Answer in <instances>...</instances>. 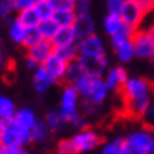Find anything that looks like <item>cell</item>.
<instances>
[{"mask_svg":"<svg viewBox=\"0 0 154 154\" xmlns=\"http://www.w3.org/2000/svg\"><path fill=\"white\" fill-rule=\"evenodd\" d=\"M153 82L139 76L129 78L120 91L125 113L134 119H143L144 113L153 103Z\"/></svg>","mask_w":154,"mask_h":154,"instance_id":"1","label":"cell"},{"mask_svg":"<svg viewBox=\"0 0 154 154\" xmlns=\"http://www.w3.org/2000/svg\"><path fill=\"white\" fill-rule=\"evenodd\" d=\"M75 88L78 89L81 99L84 102V110L86 113H92L98 109L99 105H102L107 98V85L103 78H95L84 75L76 84Z\"/></svg>","mask_w":154,"mask_h":154,"instance_id":"2","label":"cell"},{"mask_svg":"<svg viewBox=\"0 0 154 154\" xmlns=\"http://www.w3.org/2000/svg\"><path fill=\"white\" fill-rule=\"evenodd\" d=\"M30 141H33L31 130L21 127L13 119L6 122L3 129L0 130V144L3 147H26Z\"/></svg>","mask_w":154,"mask_h":154,"instance_id":"3","label":"cell"},{"mask_svg":"<svg viewBox=\"0 0 154 154\" xmlns=\"http://www.w3.org/2000/svg\"><path fill=\"white\" fill-rule=\"evenodd\" d=\"M120 17L133 30H140L147 17V10L137 0H126L120 9Z\"/></svg>","mask_w":154,"mask_h":154,"instance_id":"4","label":"cell"},{"mask_svg":"<svg viewBox=\"0 0 154 154\" xmlns=\"http://www.w3.org/2000/svg\"><path fill=\"white\" fill-rule=\"evenodd\" d=\"M69 141L75 154H82L99 147L102 144V137L92 129H82L76 134L72 136Z\"/></svg>","mask_w":154,"mask_h":154,"instance_id":"5","label":"cell"},{"mask_svg":"<svg viewBox=\"0 0 154 154\" xmlns=\"http://www.w3.org/2000/svg\"><path fill=\"white\" fill-rule=\"evenodd\" d=\"M131 42L134 47V54L137 58L146 61H154V42L146 28L136 30L131 37Z\"/></svg>","mask_w":154,"mask_h":154,"instance_id":"6","label":"cell"},{"mask_svg":"<svg viewBox=\"0 0 154 154\" xmlns=\"http://www.w3.org/2000/svg\"><path fill=\"white\" fill-rule=\"evenodd\" d=\"M81 95L78 92V89L75 88V85L65 84L61 92V98H60V109L61 113L65 116V119L72 115V113L78 112V107H79Z\"/></svg>","mask_w":154,"mask_h":154,"instance_id":"7","label":"cell"},{"mask_svg":"<svg viewBox=\"0 0 154 154\" xmlns=\"http://www.w3.org/2000/svg\"><path fill=\"white\" fill-rule=\"evenodd\" d=\"M78 62L81 64L85 75L95 76V78H103L107 72L109 61L106 57H91V55H79Z\"/></svg>","mask_w":154,"mask_h":154,"instance_id":"8","label":"cell"},{"mask_svg":"<svg viewBox=\"0 0 154 154\" xmlns=\"http://www.w3.org/2000/svg\"><path fill=\"white\" fill-rule=\"evenodd\" d=\"M103 30L105 33L112 38L119 34H127V35H133L136 30L130 28L123 20H122L120 14L117 13H107L103 19Z\"/></svg>","mask_w":154,"mask_h":154,"instance_id":"9","label":"cell"},{"mask_svg":"<svg viewBox=\"0 0 154 154\" xmlns=\"http://www.w3.org/2000/svg\"><path fill=\"white\" fill-rule=\"evenodd\" d=\"M78 48H79V55L106 57L105 42L98 34H92V35L78 41Z\"/></svg>","mask_w":154,"mask_h":154,"instance_id":"10","label":"cell"},{"mask_svg":"<svg viewBox=\"0 0 154 154\" xmlns=\"http://www.w3.org/2000/svg\"><path fill=\"white\" fill-rule=\"evenodd\" d=\"M126 140L134 147H137L139 150H141L143 153L146 154L154 153V137L151 130L147 129V127L141 129V130L133 131L131 134H129L126 137Z\"/></svg>","mask_w":154,"mask_h":154,"instance_id":"11","label":"cell"},{"mask_svg":"<svg viewBox=\"0 0 154 154\" xmlns=\"http://www.w3.org/2000/svg\"><path fill=\"white\" fill-rule=\"evenodd\" d=\"M103 79L107 85V89L109 91H113V92H120L122 88L125 86V84L129 79V75H127V71L123 68V66L117 65L113 66L110 69H107L106 75L103 76Z\"/></svg>","mask_w":154,"mask_h":154,"instance_id":"12","label":"cell"},{"mask_svg":"<svg viewBox=\"0 0 154 154\" xmlns=\"http://www.w3.org/2000/svg\"><path fill=\"white\" fill-rule=\"evenodd\" d=\"M45 66V69L48 71V74L52 76V79L55 81V84L58 82H64L65 81V74L66 68H68V62L60 58L55 52H52L51 55L48 57V60L42 64Z\"/></svg>","mask_w":154,"mask_h":154,"instance_id":"13","label":"cell"},{"mask_svg":"<svg viewBox=\"0 0 154 154\" xmlns=\"http://www.w3.org/2000/svg\"><path fill=\"white\" fill-rule=\"evenodd\" d=\"M54 44L50 40H41L40 42H37L35 45L27 48V54L26 57L33 58L34 61H37L40 65H42L45 61L48 60V57L54 52Z\"/></svg>","mask_w":154,"mask_h":154,"instance_id":"14","label":"cell"},{"mask_svg":"<svg viewBox=\"0 0 154 154\" xmlns=\"http://www.w3.org/2000/svg\"><path fill=\"white\" fill-rule=\"evenodd\" d=\"M74 30L76 33V37H78V41L84 40V38L92 35V34H96L95 33V21L92 19L91 14H78L76 16V20H75V24H74Z\"/></svg>","mask_w":154,"mask_h":154,"instance_id":"15","label":"cell"},{"mask_svg":"<svg viewBox=\"0 0 154 154\" xmlns=\"http://www.w3.org/2000/svg\"><path fill=\"white\" fill-rule=\"evenodd\" d=\"M33 84H34V89L37 91L38 94L42 95V94H45L48 89L55 84V81L52 79V76L48 74V71L45 69V66L40 65L37 69L34 71Z\"/></svg>","mask_w":154,"mask_h":154,"instance_id":"16","label":"cell"},{"mask_svg":"<svg viewBox=\"0 0 154 154\" xmlns=\"http://www.w3.org/2000/svg\"><path fill=\"white\" fill-rule=\"evenodd\" d=\"M13 120L16 122L17 125H20L21 127H24V129L31 130L34 127V125L38 122V119H37L35 112H34L31 107H20V109H17Z\"/></svg>","mask_w":154,"mask_h":154,"instance_id":"17","label":"cell"},{"mask_svg":"<svg viewBox=\"0 0 154 154\" xmlns=\"http://www.w3.org/2000/svg\"><path fill=\"white\" fill-rule=\"evenodd\" d=\"M75 42H78V37H76L74 27H60L55 37L52 38L54 47H62L68 44H75Z\"/></svg>","mask_w":154,"mask_h":154,"instance_id":"18","label":"cell"},{"mask_svg":"<svg viewBox=\"0 0 154 154\" xmlns=\"http://www.w3.org/2000/svg\"><path fill=\"white\" fill-rule=\"evenodd\" d=\"M28 28L24 27V24L20 21L17 17H14L9 23V37L10 40L17 44V45H23L24 40H26V34H27Z\"/></svg>","mask_w":154,"mask_h":154,"instance_id":"19","label":"cell"},{"mask_svg":"<svg viewBox=\"0 0 154 154\" xmlns=\"http://www.w3.org/2000/svg\"><path fill=\"white\" fill-rule=\"evenodd\" d=\"M16 17L24 24L26 28H37L38 24L41 23V17H40L35 6L28 7V9L23 10V11H19Z\"/></svg>","mask_w":154,"mask_h":154,"instance_id":"20","label":"cell"},{"mask_svg":"<svg viewBox=\"0 0 154 154\" xmlns=\"http://www.w3.org/2000/svg\"><path fill=\"white\" fill-rule=\"evenodd\" d=\"M113 52H115L116 60L119 61V62H122V64H127V62H130L133 58H136L134 47H133L131 40H127V41L119 44L117 47L113 48Z\"/></svg>","mask_w":154,"mask_h":154,"instance_id":"21","label":"cell"},{"mask_svg":"<svg viewBox=\"0 0 154 154\" xmlns=\"http://www.w3.org/2000/svg\"><path fill=\"white\" fill-rule=\"evenodd\" d=\"M44 120H45V123L48 125V127L51 129V131H55V133L57 131H61L65 127V125H68L65 116L61 113L60 109H54V110L47 112Z\"/></svg>","mask_w":154,"mask_h":154,"instance_id":"22","label":"cell"},{"mask_svg":"<svg viewBox=\"0 0 154 154\" xmlns=\"http://www.w3.org/2000/svg\"><path fill=\"white\" fill-rule=\"evenodd\" d=\"M54 52L57 55L62 58L65 62H74V61L78 60L79 57V48H78V42L75 44H68V45H62V47H55L54 48Z\"/></svg>","mask_w":154,"mask_h":154,"instance_id":"23","label":"cell"},{"mask_svg":"<svg viewBox=\"0 0 154 154\" xmlns=\"http://www.w3.org/2000/svg\"><path fill=\"white\" fill-rule=\"evenodd\" d=\"M52 131L45 123V120H38L34 127L31 129V140L34 143H44L45 140L50 139V134Z\"/></svg>","mask_w":154,"mask_h":154,"instance_id":"24","label":"cell"},{"mask_svg":"<svg viewBox=\"0 0 154 154\" xmlns=\"http://www.w3.org/2000/svg\"><path fill=\"white\" fill-rule=\"evenodd\" d=\"M16 112H17V109H16L13 99H10L9 96H5V95H0V119L9 122L14 117Z\"/></svg>","mask_w":154,"mask_h":154,"instance_id":"25","label":"cell"},{"mask_svg":"<svg viewBox=\"0 0 154 154\" xmlns=\"http://www.w3.org/2000/svg\"><path fill=\"white\" fill-rule=\"evenodd\" d=\"M85 75L84 69L81 64L78 62V60L74 61V62H69L68 64V68H66V74H65V84H69V85H75L78 81L82 78Z\"/></svg>","mask_w":154,"mask_h":154,"instance_id":"26","label":"cell"},{"mask_svg":"<svg viewBox=\"0 0 154 154\" xmlns=\"http://www.w3.org/2000/svg\"><path fill=\"white\" fill-rule=\"evenodd\" d=\"M37 28L40 30V33H41L44 40L52 41V38L55 37V34H57V31H58L60 26L55 23L54 19H48V20H41V23L38 24Z\"/></svg>","mask_w":154,"mask_h":154,"instance_id":"27","label":"cell"},{"mask_svg":"<svg viewBox=\"0 0 154 154\" xmlns=\"http://www.w3.org/2000/svg\"><path fill=\"white\" fill-rule=\"evenodd\" d=\"M78 13L75 10H66V11H57L54 13L52 19L60 27H74L75 20H76Z\"/></svg>","mask_w":154,"mask_h":154,"instance_id":"28","label":"cell"},{"mask_svg":"<svg viewBox=\"0 0 154 154\" xmlns=\"http://www.w3.org/2000/svg\"><path fill=\"white\" fill-rule=\"evenodd\" d=\"M14 13H17V10H16L13 0H0V17H2V20H6L7 23H10L14 19Z\"/></svg>","mask_w":154,"mask_h":154,"instance_id":"29","label":"cell"},{"mask_svg":"<svg viewBox=\"0 0 154 154\" xmlns=\"http://www.w3.org/2000/svg\"><path fill=\"white\" fill-rule=\"evenodd\" d=\"M41 40H44V38H42V35L38 28H28L27 34H26V40H24V42H23V47L27 50V48L35 45V44L40 42Z\"/></svg>","mask_w":154,"mask_h":154,"instance_id":"30","label":"cell"},{"mask_svg":"<svg viewBox=\"0 0 154 154\" xmlns=\"http://www.w3.org/2000/svg\"><path fill=\"white\" fill-rule=\"evenodd\" d=\"M125 139H115L112 141L105 143L102 147V154H122Z\"/></svg>","mask_w":154,"mask_h":154,"instance_id":"31","label":"cell"},{"mask_svg":"<svg viewBox=\"0 0 154 154\" xmlns=\"http://www.w3.org/2000/svg\"><path fill=\"white\" fill-rule=\"evenodd\" d=\"M52 6L54 11H66V10H75V0H48Z\"/></svg>","mask_w":154,"mask_h":154,"instance_id":"32","label":"cell"},{"mask_svg":"<svg viewBox=\"0 0 154 154\" xmlns=\"http://www.w3.org/2000/svg\"><path fill=\"white\" fill-rule=\"evenodd\" d=\"M66 122H68V125L74 126L75 129H79V130L86 129V119H85V116L79 112V110L72 113V115L66 119Z\"/></svg>","mask_w":154,"mask_h":154,"instance_id":"33","label":"cell"},{"mask_svg":"<svg viewBox=\"0 0 154 154\" xmlns=\"http://www.w3.org/2000/svg\"><path fill=\"white\" fill-rule=\"evenodd\" d=\"M35 9H37V11H38V14H40L41 20L52 19V17H54V13H55L48 0H45V2H42V3L37 5V6H35Z\"/></svg>","mask_w":154,"mask_h":154,"instance_id":"34","label":"cell"},{"mask_svg":"<svg viewBox=\"0 0 154 154\" xmlns=\"http://www.w3.org/2000/svg\"><path fill=\"white\" fill-rule=\"evenodd\" d=\"M92 0H75V11L78 14H88L91 11Z\"/></svg>","mask_w":154,"mask_h":154,"instance_id":"35","label":"cell"},{"mask_svg":"<svg viewBox=\"0 0 154 154\" xmlns=\"http://www.w3.org/2000/svg\"><path fill=\"white\" fill-rule=\"evenodd\" d=\"M55 154H75L72 146H71L69 139H65V140H61L57 146Z\"/></svg>","mask_w":154,"mask_h":154,"instance_id":"36","label":"cell"},{"mask_svg":"<svg viewBox=\"0 0 154 154\" xmlns=\"http://www.w3.org/2000/svg\"><path fill=\"white\" fill-rule=\"evenodd\" d=\"M143 123H144V127L147 129H154V102L150 105V107L147 109V112L144 113L143 116Z\"/></svg>","mask_w":154,"mask_h":154,"instance_id":"37","label":"cell"},{"mask_svg":"<svg viewBox=\"0 0 154 154\" xmlns=\"http://www.w3.org/2000/svg\"><path fill=\"white\" fill-rule=\"evenodd\" d=\"M122 154H146V153H143L141 150H139L137 147L130 144V143L125 139V141H123V149H122Z\"/></svg>","mask_w":154,"mask_h":154,"instance_id":"38","label":"cell"},{"mask_svg":"<svg viewBox=\"0 0 154 154\" xmlns=\"http://www.w3.org/2000/svg\"><path fill=\"white\" fill-rule=\"evenodd\" d=\"M14 6H16V10L17 13L19 11H23V10L28 9V7H33L34 6V2L33 0H13Z\"/></svg>","mask_w":154,"mask_h":154,"instance_id":"39","label":"cell"},{"mask_svg":"<svg viewBox=\"0 0 154 154\" xmlns=\"http://www.w3.org/2000/svg\"><path fill=\"white\" fill-rule=\"evenodd\" d=\"M2 154H28L24 146L21 147H3Z\"/></svg>","mask_w":154,"mask_h":154,"instance_id":"40","label":"cell"},{"mask_svg":"<svg viewBox=\"0 0 154 154\" xmlns=\"http://www.w3.org/2000/svg\"><path fill=\"white\" fill-rule=\"evenodd\" d=\"M146 10L147 13H153L154 11V0H137Z\"/></svg>","mask_w":154,"mask_h":154,"instance_id":"41","label":"cell"},{"mask_svg":"<svg viewBox=\"0 0 154 154\" xmlns=\"http://www.w3.org/2000/svg\"><path fill=\"white\" fill-rule=\"evenodd\" d=\"M26 65H27L28 69L35 71L38 66H40V64H38L37 61H34L33 58H30V57H26Z\"/></svg>","mask_w":154,"mask_h":154,"instance_id":"42","label":"cell"},{"mask_svg":"<svg viewBox=\"0 0 154 154\" xmlns=\"http://www.w3.org/2000/svg\"><path fill=\"white\" fill-rule=\"evenodd\" d=\"M147 31H149V34H150V37H151V40H153V42H154V21L151 24H150L149 27L146 28Z\"/></svg>","mask_w":154,"mask_h":154,"instance_id":"43","label":"cell"},{"mask_svg":"<svg viewBox=\"0 0 154 154\" xmlns=\"http://www.w3.org/2000/svg\"><path fill=\"white\" fill-rule=\"evenodd\" d=\"M106 2H113V3H119V5H123L126 0H106Z\"/></svg>","mask_w":154,"mask_h":154,"instance_id":"44","label":"cell"},{"mask_svg":"<svg viewBox=\"0 0 154 154\" xmlns=\"http://www.w3.org/2000/svg\"><path fill=\"white\" fill-rule=\"evenodd\" d=\"M3 61H5V55H3V52H2V50H0V65L3 64Z\"/></svg>","mask_w":154,"mask_h":154,"instance_id":"45","label":"cell"},{"mask_svg":"<svg viewBox=\"0 0 154 154\" xmlns=\"http://www.w3.org/2000/svg\"><path fill=\"white\" fill-rule=\"evenodd\" d=\"M33 2H34V6H37L40 3H42V2H45V0H33Z\"/></svg>","mask_w":154,"mask_h":154,"instance_id":"46","label":"cell"},{"mask_svg":"<svg viewBox=\"0 0 154 154\" xmlns=\"http://www.w3.org/2000/svg\"><path fill=\"white\" fill-rule=\"evenodd\" d=\"M151 133H153V137H154V129H151Z\"/></svg>","mask_w":154,"mask_h":154,"instance_id":"47","label":"cell"},{"mask_svg":"<svg viewBox=\"0 0 154 154\" xmlns=\"http://www.w3.org/2000/svg\"><path fill=\"white\" fill-rule=\"evenodd\" d=\"M0 41H2V38H0Z\"/></svg>","mask_w":154,"mask_h":154,"instance_id":"48","label":"cell"},{"mask_svg":"<svg viewBox=\"0 0 154 154\" xmlns=\"http://www.w3.org/2000/svg\"><path fill=\"white\" fill-rule=\"evenodd\" d=\"M0 20H2V17H0Z\"/></svg>","mask_w":154,"mask_h":154,"instance_id":"49","label":"cell"},{"mask_svg":"<svg viewBox=\"0 0 154 154\" xmlns=\"http://www.w3.org/2000/svg\"><path fill=\"white\" fill-rule=\"evenodd\" d=\"M153 154H154V153H153Z\"/></svg>","mask_w":154,"mask_h":154,"instance_id":"50","label":"cell"}]
</instances>
